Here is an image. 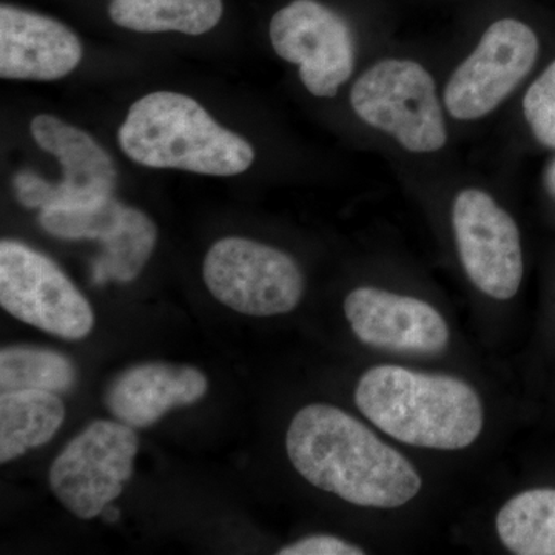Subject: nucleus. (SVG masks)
Segmentation results:
<instances>
[{"mask_svg":"<svg viewBox=\"0 0 555 555\" xmlns=\"http://www.w3.org/2000/svg\"><path fill=\"white\" fill-rule=\"evenodd\" d=\"M286 447L299 476L353 505L393 509L422 489V478L400 452L328 404L301 409L288 426Z\"/></svg>","mask_w":555,"mask_h":555,"instance_id":"1","label":"nucleus"},{"mask_svg":"<svg viewBox=\"0 0 555 555\" xmlns=\"http://www.w3.org/2000/svg\"><path fill=\"white\" fill-rule=\"evenodd\" d=\"M356 403L369 422L411 447L456 451L470 447L483 429L476 390L443 375L372 367L358 382Z\"/></svg>","mask_w":555,"mask_h":555,"instance_id":"2","label":"nucleus"},{"mask_svg":"<svg viewBox=\"0 0 555 555\" xmlns=\"http://www.w3.org/2000/svg\"><path fill=\"white\" fill-rule=\"evenodd\" d=\"M122 152L141 166L235 177L254 164V147L219 126L185 94L155 91L134 102L119 127Z\"/></svg>","mask_w":555,"mask_h":555,"instance_id":"3","label":"nucleus"},{"mask_svg":"<svg viewBox=\"0 0 555 555\" xmlns=\"http://www.w3.org/2000/svg\"><path fill=\"white\" fill-rule=\"evenodd\" d=\"M350 104L364 122L390 134L409 152L433 153L447 144L436 82L416 62H378L357 80Z\"/></svg>","mask_w":555,"mask_h":555,"instance_id":"4","label":"nucleus"},{"mask_svg":"<svg viewBox=\"0 0 555 555\" xmlns=\"http://www.w3.org/2000/svg\"><path fill=\"white\" fill-rule=\"evenodd\" d=\"M204 283L222 305L250 317L292 312L305 294V278L284 251L246 238L219 240L203 266Z\"/></svg>","mask_w":555,"mask_h":555,"instance_id":"5","label":"nucleus"},{"mask_svg":"<svg viewBox=\"0 0 555 555\" xmlns=\"http://www.w3.org/2000/svg\"><path fill=\"white\" fill-rule=\"evenodd\" d=\"M0 306L22 323L69 341L94 327L89 299L60 266L17 241L0 244Z\"/></svg>","mask_w":555,"mask_h":555,"instance_id":"6","label":"nucleus"},{"mask_svg":"<svg viewBox=\"0 0 555 555\" xmlns=\"http://www.w3.org/2000/svg\"><path fill=\"white\" fill-rule=\"evenodd\" d=\"M139 438L126 423H91L73 438L50 469L51 491L73 516H101L133 474Z\"/></svg>","mask_w":555,"mask_h":555,"instance_id":"7","label":"nucleus"},{"mask_svg":"<svg viewBox=\"0 0 555 555\" xmlns=\"http://www.w3.org/2000/svg\"><path fill=\"white\" fill-rule=\"evenodd\" d=\"M539 49L535 33L524 22L496 21L449 79L444 89L449 115L476 120L494 112L534 67Z\"/></svg>","mask_w":555,"mask_h":555,"instance_id":"8","label":"nucleus"},{"mask_svg":"<svg viewBox=\"0 0 555 555\" xmlns=\"http://www.w3.org/2000/svg\"><path fill=\"white\" fill-rule=\"evenodd\" d=\"M30 130L39 147L60 159L64 179L51 184L31 171H21L14 178V192L22 206L46 210L112 196L118 177L115 163L90 134L50 115L36 116Z\"/></svg>","mask_w":555,"mask_h":555,"instance_id":"9","label":"nucleus"},{"mask_svg":"<svg viewBox=\"0 0 555 555\" xmlns=\"http://www.w3.org/2000/svg\"><path fill=\"white\" fill-rule=\"evenodd\" d=\"M269 35L278 56L299 65L313 96H337L352 76L356 47L349 25L317 0H295L278 11Z\"/></svg>","mask_w":555,"mask_h":555,"instance_id":"10","label":"nucleus"},{"mask_svg":"<svg viewBox=\"0 0 555 555\" xmlns=\"http://www.w3.org/2000/svg\"><path fill=\"white\" fill-rule=\"evenodd\" d=\"M452 222L469 280L489 297H516L524 280V250L513 217L488 193L467 189L456 196Z\"/></svg>","mask_w":555,"mask_h":555,"instance_id":"11","label":"nucleus"},{"mask_svg":"<svg viewBox=\"0 0 555 555\" xmlns=\"http://www.w3.org/2000/svg\"><path fill=\"white\" fill-rule=\"evenodd\" d=\"M345 313L353 334L379 349L436 353L449 341L447 321L422 299L360 287L347 295Z\"/></svg>","mask_w":555,"mask_h":555,"instance_id":"12","label":"nucleus"},{"mask_svg":"<svg viewBox=\"0 0 555 555\" xmlns=\"http://www.w3.org/2000/svg\"><path fill=\"white\" fill-rule=\"evenodd\" d=\"M82 43L61 22L0 7V75L5 79L56 80L82 61Z\"/></svg>","mask_w":555,"mask_h":555,"instance_id":"13","label":"nucleus"},{"mask_svg":"<svg viewBox=\"0 0 555 555\" xmlns=\"http://www.w3.org/2000/svg\"><path fill=\"white\" fill-rule=\"evenodd\" d=\"M208 382L198 369L145 363L127 369L105 392V406L119 422L147 427L175 408L198 403Z\"/></svg>","mask_w":555,"mask_h":555,"instance_id":"14","label":"nucleus"},{"mask_svg":"<svg viewBox=\"0 0 555 555\" xmlns=\"http://www.w3.org/2000/svg\"><path fill=\"white\" fill-rule=\"evenodd\" d=\"M65 420L57 393L22 390L0 397V462L10 463L49 443Z\"/></svg>","mask_w":555,"mask_h":555,"instance_id":"15","label":"nucleus"},{"mask_svg":"<svg viewBox=\"0 0 555 555\" xmlns=\"http://www.w3.org/2000/svg\"><path fill=\"white\" fill-rule=\"evenodd\" d=\"M222 0H113L112 21L139 33L179 31L199 36L221 21Z\"/></svg>","mask_w":555,"mask_h":555,"instance_id":"16","label":"nucleus"},{"mask_svg":"<svg viewBox=\"0 0 555 555\" xmlns=\"http://www.w3.org/2000/svg\"><path fill=\"white\" fill-rule=\"evenodd\" d=\"M503 545L518 555H555V489H531L511 499L496 516Z\"/></svg>","mask_w":555,"mask_h":555,"instance_id":"17","label":"nucleus"},{"mask_svg":"<svg viewBox=\"0 0 555 555\" xmlns=\"http://www.w3.org/2000/svg\"><path fill=\"white\" fill-rule=\"evenodd\" d=\"M76 369L54 350L30 346L5 347L0 352V392L46 390L65 393L75 386Z\"/></svg>","mask_w":555,"mask_h":555,"instance_id":"18","label":"nucleus"},{"mask_svg":"<svg viewBox=\"0 0 555 555\" xmlns=\"http://www.w3.org/2000/svg\"><path fill=\"white\" fill-rule=\"evenodd\" d=\"M156 225L147 215L130 207L118 232L105 240L104 254L93 262V283H130L145 268L155 250Z\"/></svg>","mask_w":555,"mask_h":555,"instance_id":"19","label":"nucleus"},{"mask_svg":"<svg viewBox=\"0 0 555 555\" xmlns=\"http://www.w3.org/2000/svg\"><path fill=\"white\" fill-rule=\"evenodd\" d=\"M129 208L119 201L104 198L80 206L51 207L40 211V225L61 240H96L104 243L118 232Z\"/></svg>","mask_w":555,"mask_h":555,"instance_id":"20","label":"nucleus"},{"mask_svg":"<svg viewBox=\"0 0 555 555\" xmlns=\"http://www.w3.org/2000/svg\"><path fill=\"white\" fill-rule=\"evenodd\" d=\"M524 112L539 142L555 149V61L526 91Z\"/></svg>","mask_w":555,"mask_h":555,"instance_id":"21","label":"nucleus"},{"mask_svg":"<svg viewBox=\"0 0 555 555\" xmlns=\"http://www.w3.org/2000/svg\"><path fill=\"white\" fill-rule=\"evenodd\" d=\"M280 555H363L356 545L332 535H312L278 551Z\"/></svg>","mask_w":555,"mask_h":555,"instance_id":"22","label":"nucleus"},{"mask_svg":"<svg viewBox=\"0 0 555 555\" xmlns=\"http://www.w3.org/2000/svg\"><path fill=\"white\" fill-rule=\"evenodd\" d=\"M101 516L104 517V520H107L108 524H115L119 518V511L116 509V507H113L112 503H109V505L102 511Z\"/></svg>","mask_w":555,"mask_h":555,"instance_id":"23","label":"nucleus"},{"mask_svg":"<svg viewBox=\"0 0 555 555\" xmlns=\"http://www.w3.org/2000/svg\"><path fill=\"white\" fill-rule=\"evenodd\" d=\"M546 184L547 188H550L551 193L555 196V160L551 164L550 170H547Z\"/></svg>","mask_w":555,"mask_h":555,"instance_id":"24","label":"nucleus"}]
</instances>
